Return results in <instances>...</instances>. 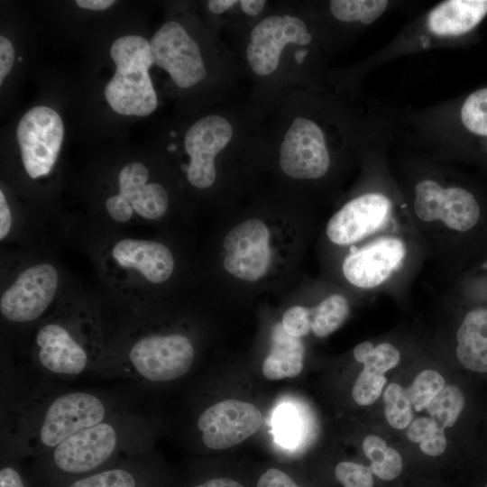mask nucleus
<instances>
[{"label": "nucleus", "instance_id": "nucleus-1", "mask_svg": "<svg viewBox=\"0 0 487 487\" xmlns=\"http://www.w3.org/2000/svg\"><path fill=\"white\" fill-rule=\"evenodd\" d=\"M115 73L105 87L111 108L123 115L146 116L157 107V96L149 75L153 64L150 42L138 35L116 39L110 48Z\"/></svg>", "mask_w": 487, "mask_h": 487}, {"label": "nucleus", "instance_id": "nucleus-2", "mask_svg": "<svg viewBox=\"0 0 487 487\" xmlns=\"http://www.w3.org/2000/svg\"><path fill=\"white\" fill-rule=\"evenodd\" d=\"M64 136V125L53 109L38 106L28 110L16 129L23 165L32 179L50 174Z\"/></svg>", "mask_w": 487, "mask_h": 487}, {"label": "nucleus", "instance_id": "nucleus-3", "mask_svg": "<svg viewBox=\"0 0 487 487\" xmlns=\"http://www.w3.org/2000/svg\"><path fill=\"white\" fill-rule=\"evenodd\" d=\"M120 433L102 421L67 438L53 448L51 461L63 475L80 477L101 470L116 453Z\"/></svg>", "mask_w": 487, "mask_h": 487}, {"label": "nucleus", "instance_id": "nucleus-4", "mask_svg": "<svg viewBox=\"0 0 487 487\" xmlns=\"http://www.w3.org/2000/svg\"><path fill=\"white\" fill-rule=\"evenodd\" d=\"M194 356L192 343L180 334L143 336L132 345L128 354L129 362L141 377L159 382L187 374Z\"/></svg>", "mask_w": 487, "mask_h": 487}, {"label": "nucleus", "instance_id": "nucleus-5", "mask_svg": "<svg viewBox=\"0 0 487 487\" xmlns=\"http://www.w3.org/2000/svg\"><path fill=\"white\" fill-rule=\"evenodd\" d=\"M106 415L105 403L94 394L74 391L60 395L42 416L38 442L53 449L76 433L104 421Z\"/></svg>", "mask_w": 487, "mask_h": 487}, {"label": "nucleus", "instance_id": "nucleus-6", "mask_svg": "<svg viewBox=\"0 0 487 487\" xmlns=\"http://www.w3.org/2000/svg\"><path fill=\"white\" fill-rule=\"evenodd\" d=\"M148 179V169L141 162L128 163L121 170L119 193L106 201V211L114 221L126 223L133 213L147 220H156L166 213V189L159 183H147Z\"/></svg>", "mask_w": 487, "mask_h": 487}, {"label": "nucleus", "instance_id": "nucleus-7", "mask_svg": "<svg viewBox=\"0 0 487 487\" xmlns=\"http://www.w3.org/2000/svg\"><path fill=\"white\" fill-rule=\"evenodd\" d=\"M58 286L59 273L53 265L38 263L28 267L2 293L1 315L14 323L37 319L52 303Z\"/></svg>", "mask_w": 487, "mask_h": 487}, {"label": "nucleus", "instance_id": "nucleus-8", "mask_svg": "<svg viewBox=\"0 0 487 487\" xmlns=\"http://www.w3.org/2000/svg\"><path fill=\"white\" fill-rule=\"evenodd\" d=\"M150 46L153 63L167 71L178 87L188 88L206 78L199 47L180 23H164L152 36Z\"/></svg>", "mask_w": 487, "mask_h": 487}, {"label": "nucleus", "instance_id": "nucleus-9", "mask_svg": "<svg viewBox=\"0 0 487 487\" xmlns=\"http://www.w3.org/2000/svg\"><path fill=\"white\" fill-rule=\"evenodd\" d=\"M262 423V414L256 406L227 399L206 409L198 417V428L207 447L222 450L245 441Z\"/></svg>", "mask_w": 487, "mask_h": 487}, {"label": "nucleus", "instance_id": "nucleus-10", "mask_svg": "<svg viewBox=\"0 0 487 487\" xmlns=\"http://www.w3.org/2000/svg\"><path fill=\"white\" fill-rule=\"evenodd\" d=\"M330 164L320 127L313 121L297 117L280 146V166L288 176L299 179L323 177Z\"/></svg>", "mask_w": 487, "mask_h": 487}, {"label": "nucleus", "instance_id": "nucleus-11", "mask_svg": "<svg viewBox=\"0 0 487 487\" xmlns=\"http://www.w3.org/2000/svg\"><path fill=\"white\" fill-rule=\"evenodd\" d=\"M270 231L260 219L252 218L235 225L226 234L223 246L226 253L225 269L246 281H256L271 263Z\"/></svg>", "mask_w": 487, "mask_h": 487}, {"label": "nucleus", "instance_id": "nucleus-12", "mask_svg": "<svg viewBox=\"0 0 487 487\" xmlns=\"http://www.w3.org/2000/svg\"><path fill=\"white\" fill-rule=\"evenodd\" d=\"M310 41L311 34L301 19L289 15L268 16L251 32L247 60L256 74L269 75L277 69L288 43L307 45Z\"/></svg>", "mask_w": 487, "mask_h": 487}, {"label": "nucleus", "instance_id": "nucleus-13", "mask_svg": "<svg viewBox=\"0 0 487 487\" xmlns=\"http://www.w3.org/2000/svg\"><path fill=\"white\" fill-rule=\"evenodd\" d=\"M233 127L225 117L212 115L193 124L186 133L184 147L190 161L185 166L188 182L207 188L216 180L215 157L230 142Z\"/></svg>", "mask_w": 487, "mask_h": 487}, {"label": "nucleus", "instance_id": "nucleus-14", "mask_svg": "<svg viewBox=\"0 0 487 487\" xmlns=\"http://www.w3.org/2000/svg\"><path fill=\"white\" fill-rule=\"evenodd\" d=\"M391 202L379 193H368L346 203L328 221L327 237L346 245L377 231L388 218Z\"/></svg>", "mask_w": 487, "mask_h": 487}, {"label": "nucleus", "instance_id": "nucleus-15", "mask_svg": "<svg viewBox=\"0 0 487 487\" xmlns=\"http://www.w3.org/2000/svg\"><path fill=\"white\" fill-rule=\"evenodd\" d=\"M405 253V245L398 238L377 239L345 257L344 275L356 287H377L401 264Z\"/></svg>", "mask_w": 487, "mask_h": 487}, {"label": "nucleus", "instance_id": "nucleus-16", "mask_svg": "<svg viewBox=\"0 0 487 487\" xmlns=\"http://www.w3.org/2000/svg\"><path fill=\"white\" fill-rule=\"evenodd\" d=\"M37 356L41 365L50 372L60 375H78L88 365L87 351L60 323H47L36 335Z\"/></svg>", "mask_w": 487, "mask_h": 487}, {"label": "nucleus", "instance_id": "nucleus-17", "mask_svg": "<svg viewBox=\"0 0 487 487\" xmlns=\"http://www.w3.org/2000/svg\"><path fill=\"white\" fill-rule=\"evenodd\" d=\"M112 256L121 267L133 270L154 284L169 280L175 267L170 250L156 241L122 239L113 246Z\"/></svg>", "mask_w": 487, "mask_h": 487}, {"label": "nucleus", "instance_id": "nucleus-18", "mask_svg": "<svg viewBox=\"0 0 487 487\" xmlns=\"http://www.w3.org/2000/svg\"><path fill=\"white\" fill-rule=\"evenodd\" d=\"M487 15V0H448L428 14L427 27L438 36H460L475 29Z\"/></svg>", "mask_w": 487, "mask_h": 487}, {"label": "nucleus", "instance_id": "nucleus-19", "mask_svg": "<svg viewBox=\"0 0 487 487\" xmlns=\"http://www.w3.org/2000/svg\"><path fill=\"white\" fill-rule=\"evenodd\" d=\"M456 355L467 369L487 372V308L470 310L462 321L457 334Z\"/></svg>", "mask_w": 487, "mask_h": 487}, {"label": "nucleus", "instance_id": "nucleus-20", "mask_svg": "<svg viewBox=\"0 0 487 487\" xmlns=\"http://www.w3.org/2000/svg\"><path fill=\"white\" fill-rule=\"evenodd\" d=\"M305 348L300 338L288 335L281 323L271 331V346L262 363V373L270 381L294 378L303 369Z\"/></svg>", "mask_w": 487, "mask_h": 487}, {"label": "nucleus", "instance_id": "nucleus-21", "mask_svg": "<svg viewBox=\"0 0 487 487\" xmlns=\"http://www.w3.org/2000/svg\"><path fill=\"white\" fill-rule=\"evenodd\" d=\"M482 215L481 206L475 196L460 187L443 188L438 207L437 220L458 232L474 228Z\"/></svg>", "mask_w": 487, "mask_h": 487}, {"label": "nucleus", "instance_id": "nucleus-22", "mask_svg": "<svg viewBox=\"0 0 487 487\" xmlns=\"http://www.w3.org/2000/svg\"><path fill=\"white\" fill-rule=\"evenodd\" d=\"M363 450L371 460V471L385 481L395 479L401 472L402 459L398 451L389 447L380 436L370 435L363 442Z\"/></svg>", "mask_w": 487, "mask_h": 487}, {"label": "nucleus", "instance_id": "nucleus-23", "mask_svg": "<svg viewBox=\"0 0 487 487\" xmlns=\"http://www.w3.org/2000/svg\"><path fill=\"white\" fill-rule=\"evenodd\" d=\"M348 312L349 306L344 296L330 295L310 308L312 332L318 337L332 334L345 322Z\"/></svg>", "mask_w": 487, "mask_h": 487}, {"label": "nucleus", "instance_id": "nucleus-24", "mask_svg": "<svg viewBox=\"0 0 487 487\" xmlns=\"http://www.w3.org/2000/svg\"><path fill=\"white\" fill-rule=\"evenodd\" d=\"M388 4L386 0H333L329 6L339 21L370 24L383 14Z\"/></svg>", "mask_w": 487, "mask_h": 487}, {"label": "nucleus", "instance_id": "nucleus-25", "mask_svg": "<svg viewBox=\"0 0 487 487\" xmlns=\"http://www.w3.org/2000/svg\"><path fill=\"white\" fill-rule=\"evenodd\" d=\"M142 476L133 469L111 467L73 479L66 487H142Z\"/></svg>", "mask_w": 487, "mask_h": 487}, {"label": "nucleus", "instance_id": "nucleus-26", "mask_svg": "<svg viewBox=\"0 0 487 487\" xmlns=\"http://www.w3.org/2000/svg\"><path fill=\"white\" fill-rule=\"evenodd\" d=\"M464 405L462 391L455 385L445 386L426 408L431 418L443 429L453 427Z\"/></svg>", "mask_w": 487, "mask_h": 487}, {"label": "nucleus", "instance_id": "nucleus-27", "mask_svg": "<svg viewBox=\"0 0 487 487\" xmlns=\"http://www.w3.org/2000/svg\"><path fill=\"white\" fill-rule=\"evenodd\" d=\"M354 356L363 363V369L380 374L394 368L400 359L399 351L392 345L382 343L374 347L368 341L354 347Z\"/></svg>", "mask_w": 487, "mask_h": 487}, {"label": "nucleus", "instance_id": "nucleus-28", "mask_svg": "<svg viewBox=\"0 0 487 487\" xmlns=\"http://www.w3.org/2000/svg\"><path fill=\"white\" fill-rule=\"evenodd\" d=\"M460 119L470 134L487 140V87L472 92L464 99Z\"/></svg>", "mask_w": 487, "mask_h": 487}, {"label": "nucleus", "instance_id": "nucleus-29", "mask_svg": "<svg viewBox=\"0 0 487 487\" xmlns=\"http://www.w3.org/2000/svg\"><path fill=\"white\" fill-rule=\"evenodd\" d=\"M273 434L285 447H293L300 441L304 424L300 411L291 403H283L273 417Z\"/></svg>", "mask_w": 487, "mask_h": 487}, {"label": "nucleus", "instance_id": "nucleus-30", "mask_svg": "<svg viewBox=\"0 0 487 487\" xmlns=\"http://www.w3.org/2000/svg\"><path fill=\"white\" fill-rule=\"evenodd\" d=\"M383 400L388 423L396 429L409 427L412 418V403L407 390L397 383H391L384 391Z\"/></svg>", "mask_w": 487, "mask_h": 487}, {"label": "nucleus", "instance_id": "nucleus-31", "mask_svg": "<svg viewBox=\"0 0 487 487\" xmlns=\"http://www.w3.org/2000/svg\"><path fill=\"white\" fill-rule=\"evenodd\" d=\"M444 387L445 380L439 372L425 370L416 376L411 386L407 389V393L414 409L421 411Z\"/></svg>", "mask_w": 487, "mask_h": 487}, {"label": "nucleus", "instance_id": "nucleus-32", "mask_svg": "<svg viewBox=\"0 0 487 487\" xmlns=\"http://www.w3.org/2000/svg\"><path fill=\"white\" fill-rule=\"evenodd\" d=\"M443 188L431 179L421 180L416 185L414 209L421 220L426 222L437 220L438 201Z\"/></svg>", "mask_w": 487, "mask_h": 487}, {"label": "nucleus", "instance_id": "nucleus-33", "mask_svg": "<svg viewBox=\"0 0 487 487\" xmlns=\"http://www.w3.org/2000/svg\"><path fill=\"white\" fill-rule=\"evenodd\" d=\"M386 381L383 374L363 369L353 386L354 401L361 406L371 405L381 396Z\"/></svg>", "mask_w": 487, "mask_h": 487}, {"label": "nucleus", "instance_id": "nucleus-34", "mask_svg": "<svg viewBox=\"0 0 487 487\" xmlns=\"http://www.w3.org/2000/svg\"><path fill=\"white\" fill-rule=\"evenodd\" d=\"M370 467L354 462H341L335 468L336 480L344 487H373Z\"/></svg>", "mask_w": 487, "mask_h": 487}, {"label": "nucleus", "instance_id": "nucleus-35", "mask_svg": "<svg viewBox=\"0 0 487 487\" xmlns=\"http://www.w3.org/2000/svg\"><path fill=\"white\" fill-rule=\"evenodd\" d=\"M281 325L284 331L294 337L300 338L311 330L310 309L301 306H294L285 311Z\"/></svg>", "mask_w": 487, "mask_h": 487}, {"label": "nucleus", "instance_id": "nucleus-36", "mask_svg": "<svg viewBox=\"0 0 487 487\" xmlns=\"http://www.w3.org/2000/svg\"><path fill=\"white\" fill-rule=\"evenodd\" d=\"M439 428L432 418H419L409 425L407 436L412 442L420 443L432 436Z\"/></svg>", "mask_w": 487, "mask_h": 487}, {"label": "nucleus", "instance_id": "nucleus-37", "mask_svg": "<svg viewBox=\"0 0 487 487\" xmlns=\"http://www.w3.org/2000/svg\"><path fill=\"white\" fill-rule=\"evenodd\" d=\"M256 487H300L292 478L277 468H270L261 475Z\"/></svg>", "mask_w": 487, "mask_h": 487}, {"label": "nucleus", "instance_id": "nucleus-38", "mask_svg": "<svg viewBox=\"0 0 487 487\" xmlns=\"http://www.w3.org/2000/svg\"><path fill=\"white\" fill-rule=\"evenodd\" d=\"M14 61V49L5 36L0 37V84L10 72Z\"/></svg>", "mask_w": 487, "mask_h": 487}, {"label": "nucleus", "instance_id": "nucleus-39", "mask_svg": "<svg viewBox=\"0 0 487 487\" xmlns=\"http://www.w3.org/2000/svg\"><path fill=\"white\" fill-rule=\"evenodd\" d=\"M446 447V438L443 428H439L428 439L420 442V450L430 456L441 455Z\"/></svg>", "mask_w": 487, "mask_h": 487}, {"label": "nucleus", "instance_id": "nucleus-40", "mask_svg": "<svg viewBox=\"0 0 487 487\" xmlns=\"http://www.w3.org/2000/svg\"><path fill=\"white\" fill-rule=\"evenodd\" d=\"M12 226L11 209L4 194L0 190V239L4 240L9 234Z\"/></svg>", "mask_w": 487, "mask_h": 487}, {"label": "nucleus", "instance_id": "nucleus-41", "mask_svg": "<svg viewBox=\"0 0 487 487\" xmlns=\"http://www.w3.org/2000/svg\"><path fill=\"white\" fill-rule=\"evenodd\" d=\"M0 487H25V483L14 467L4 466L0 470Z\"/></svg>", "mask_w": 487, "mask_h": 487}, {"label": "nucleus", "instance_id": "nucleus-42", "mask_svg": "<svg viewBox=\"0 0 487 487\" xmlns=\"http://www.w3.org/2000/svg\"><path fill=\"white\" fill-rule=\"evenodd\" d=\"M77 5L81 8L100 11L106 10L115 4L113 0H77Z\"/></svg>", "mask_w": 487, "mask_h": 487}, {"label": "nucleus", "instance_id": "nucleus-43", "mask_svg": "<svg viewBox=\"0 0 487 487\" xmlns=\"http://www.w3.org/2000/svg\"><path fill=\"white\" fill-rule=\"evenodd\" d=\"M193 487H244L239 482L230 478H213Z\"/></svg>", "mask_w": 487, "mask_h": 487}, {"label": "nucleus", "instance_id": "nucleus-44", "mask_svg": "<svg viewBox=\"0 0 487 487\" xmlns=\"http://www.w3.org/2000/svg\"><path fill=\"white\" fill-rule=\"evenodd\" d=\"M239 3L246 14L253 16L262 12L266 2L263 0H242Z\"/></svg>", "mask_w": 487, "mask_h": 487}, {"label": "nucleus", "instance_id": "nucleus-45", "mask_svg": "<svg viewBox=\"0 0 487 487\" xmlns=\"http://www.w3.org/2000/svg\"><path fill=\"white\" fill-rule=\"evenodd\" d=\"M234 0H210L207 2L208 9L214 14H222L235 5Z\"/></svg>", "mask_w": 487, "mask_h": 487}, {"label": "nucleus", "instance_id": "nucleus-46", "mask_svg": "<svg viewBox=\"0 0 487 487\" xmlns=\"http://www.w3.org/2000/svg\"><path fill=\"white\" fill-rule=\"evenodd\" d=\"M485 487H487V485Z\"/></svg>", "mask_w": 487, "mask_h": 487}]
</instances>
